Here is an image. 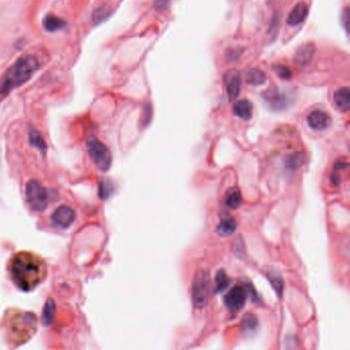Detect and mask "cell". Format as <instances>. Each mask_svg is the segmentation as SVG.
I'll list each match as a JSON object with an SVG mask.
<instances>
[{
    "label": "cell",
    "mask_w": 350,
    "mask_h": 350,
    "mask_svg": "<svg viewBox=\"0 0 350 350\" xmlns=\"http://www.w3.org/2000/svg\"><path fill=\"white\" fill-rule=\"evenodd\" d=\"M8 271L20 290L30 292L45 280L47 265L44 259L33 253L20 252L10 259Z\"/></svg>",
    "instance_id": "cell-1"
},
{
    "label": "cell",
    "mask_w": 350,
    "mask_h": 350,
    "mask_svg": "<svg viewBox=\"0 0 350 350\" xmlns=\"http://www.w3.org/2000/svg\"><path fill=\"white\" fill-rule=\"evenodd\" d=\"M40 64L33 55H26L18 59L0 78V95L9 93L23 86L38 71Z\"/></svg>",
    "instance_id": "cell-2"
},
{
    "label": "cell",
    "mask_w": 350,
    "mask_h": 350,
    "mask_svg": "<svg viewBox=\"0 0 350 350\" xmlns=\"http://www.w3.org/2000/svg\"><path fill=\"white\" fill-rule=\"evenodd\" d=\"M8 327L14 340L23 343L36 332L37 318L31 312L19 311L8 318Z\"/></svg>",
    "instance_id": "cell-3"
},
{
    "label": "cell",
    "mask_w": 350,
    "mask_h": 350,
    "mask_svg": "<svg viewBox=\"0 0 350 350\" xmlns=\"http://www.w3.org/2000/svg\"><path fill=\"white\" fill-rule=\"evenodd\" d=\"M86 146L90 157L100 171H109L112 163V155L107 146L93 136L88 138Z\"/></svg>",
    "instance_id": "cell-4"
},
{
    "label": "cell",
    "mask_w": 350,
    "mask_h": 350,
    "mask_svg": "<svg viewBox=\"0 0 350 350\" xmlns=\"http://www.w3.org/2000/svg\"><path fill=\"white\" fill-rule=\"evenodd\" d=\"M50 191L36 180H30L26 185V200L35 211H44L50 203Z\"/></svg>",
    "instance_id": "cell-5"
},
{
    "label": "cell",
    "mask_w": 350,
    "mask_h": 350,
    "mask_svg": "<svg viewBox=\"0 0 350 350\" xmlns=\"http://www.w3.org/2000/svg\"><path fill=\"white\" fill-rule=\"evenodd\" d=\"M210 293V278L207 270L196 272L192 283V300L196 309H203L208 304Z\"/></svg>",
    "instance_id": "cell-6"
},
{
    "label": "cell",
    "mask_w": 350,
    "mask_h": 350,
    "mask_svg": "<svg viewBox=\"0 0 350 350\" xmlns=\"http://www.w3.org/2000/svg\"><path fill=\"white\" fill-rule=\"evenodd\" d=\"M248 293L242 285H235L224 297V303L231 313L239 312L246 305Z\"/></svg>",
    "instance_id": "cell-7"
},
{
    "label": "cell",
    "mask_w": 350,
    "mask_h": 350,
    "mask_svg": "<svg viewBox=\"0 0 350 350\" xmlns=\"http://www.w3.org/2000/svg\"><path fill=\"white\" fill-rule=\"evenodd\" d=\"M263 98L274 110H282L289 105L290 98L283 90L279 88H271L264 92Z\"/></svg>",
    "instance_id": "cell-8"
},
{
    "label": "cell",
    "mask_w": 350,
    "mask_h": 350,
    "mask_svg": "<svg viewBox=\"0 0 350 350\" xmlns=\"http://www.w3.org/2000/svg\"><path fill=\"white\" fill-rule=\"evenodd\" d=\"M224 86L228 94L229 101H234L238 98L241 91V75L236 69H229L223 78Z\"/></svg>",
    "instance_id": "cell-9"
},
{
    "label": "cell",
    "mask_w": 350,
    "mask_h": 350,
    "mask_svg": "<svg viewBox=\"0 0 350 350\" xmlns=\"http://www.w3.org/2000/svg\"><path fill=\"white\" fill-rule=\"evenodd\" d=\"M75 210L71 207L63 205L57 208V210L51 215V221L59 227L67 228L75 221Z\"/></svg>",
    "instance_id": "cell-10"
},
{
    "label": "cell",
    "mask_w": 350,
    "mask_h": 350,
    "mask_svg": "<svg viewBox=\"0 0 350 350\" xmlns=\"http://www.w3.org/2000/svg\"><path fill=\"white\" fill-rule=\"evenodd\" d=\"M315 46L311 42H307V44L302 45L296 50L293 62L296 67L303 68L306 67L308 64L312 61L314 54H315Z\"/></svg>",
    "instance_id": "cell-11"
},
{
    "label": "cell",
    "mask_w": 350,
    "mask_h": 350,
    "mask_svg": "<svg viewBox=\"0 0 350 350\" xmlns=\"http://www.w3.org/2000/svg\"><path fill=\"white\" fill-rule=\"evenodd\" d=\"M307 122L314 131H325L332 124V117L330 114L322 110H314L309 113Z\"/></svg>",
    "instance_id": "cell-12"
},
{
    "label": "cell",
    "mask_w": 350,
    "mask_h": 350,
    "mask_svg": "<svg viewBox=\"0 0 350 350\" xmlns=\"http://www.w3.org/2000/svg\"><path fill=\"white\" fill-rule=\"evenodd\" d=\"M307 15H308V6L304 2H300L291 10L286 23L291 27L298 26L306 19Z\"/></svg>",
    "instance_id": "cell-13"
},
{
    "label": "cell",
    "mask_w": 350,
    "mask_h": 350,
    "mask_svg": "<svg viewBox=\"0 0 350 350\" xmlns=\"http://www.w3.org/2000/svg\"><path fill=\"white\" fill-rule=\"evenodd\" d=\"M236 227H237L236 220L233 217L228 216V217L223 218L221 220L220 224L218 225L216 231H217V233L220 236L225 237V236L232 235L233 233L235 232Z\"/></svg>",
    "instance_id": "cell-14"
},
{
    "label": "cell",
    "mask_w": 350,
    "mask_h": 350,
    "mask_svg": "<svg viewBox=\"0 0 350 350\" xmlns=\"http://www.w3.org/2000/svg\"><path fill=\"white\" fill-rule=\"evenodd\" d=\"M334 102L337 107L343 112H347L350 108V92L348 88L339 89L334 93Z\"/></svg>",
    "instance_id": "cell-15"
},
{
    "label": "cell",
    "mask_w": 350,
    "mask_h": 350,
    "mask_svg": "<svg viewBox=\"0 0 350 350\" xmlns=\"http://www.w3.org/2000/svg\"><path fill=\"white\" fill-rule=\"evenodd\" d=\"M233 113L243 120H249L252 118L253 106L248 100L237 101L233 106Z\"/></svg>",
    "instance_id": "cell-16"
},
{
    "label": "cell",
    "mask_w": 350,
    "mask_h": 350,
    "mask_svg": "<svg viewBox=\"0 0 350 350\" xmlns=\"http://www.w3.org/2000/svg\"><path fill=\"white\" fill-rule=\"evenodd\" d=\"M66 22L64 20H62L61 18L57 17L56 15H47L44 20H42V27L45 28L46 31L47 32H57L61 29H63L65 27Z\"/></svg>",
    "instance_id": "cell-17"
},
{
    "label": "cell",
    "mask_w": 350,
    "mask_h": 350,
    "mask_svg": "<svg viewBox=\"0 0 350 350\" xmlns=\"http://www.w3.org/2000/svg\"><path fill=\"white\" fill-rule=\"evenodd\" d=\"M242 201V197H241V193L237 187H233L231 189H229L226 195H225V205L231 209V210H235L237 209Z\"/></svg>",
    "instance_id": "cell-18"
},
{
    "label": "cell",
    "mask_w": 350,
    "mask_h": 350,
    "mask_svg": "<svg viewBox=\"0 0 350 350\" xmlns=\"http://www.w3.org/2000/svg\"><path fill=\"white\" fill-rule=\"evenodd\" d=\"M111 14H112L111 7L107 4H102V5L98 6L93 12V15H92L93 23L94 25L102 24L111 16Z\"/></svg>",
    "instance_id": "cell-19"
},
{
    "label": "cell",
    "mask_w": 350,
    "mask_h": 350,
    "mask_svg": "<svg viewBox=\"0 0 350 350\" xmlns=\"http://www.w3.org/2000/svg\"><path fill=\"white\" fill-rule=\"evenodd\" d=\"M240 325L242 331L245 332V334H252L257 330V327L259 326V321L256 315L251 312H248L243 315Z\"/></svg>",
    "instance_id": "cell-20"
},
{
    "label": "cell",
    "mask_w": 350,
    "mask_h": 350,
    "mask_svg": "<svg viewBox=\"0 0 350 350\" xmlns=\"http://www.w3.org/2000/svg\"><path fill=\"white\" fill-rule=\"evenodd\" d=\"M266 74L260 69L253 68L246 73V81L252 86H260V84L266 82Z\"/></svg>",
    "instance_id": "cell-21"
},
{
    "label": "cell",
    "mask_w": 350,
    "mask_h": 350,
    "mask_svg": "<svg viewBox=\"0 0 350 350\" xmlns=\"http://www.w3.org/2000/svg\"><path fill=\"white\" fill-rule=\"evenodd\" d=\"M56 313V304L52 299H48L45 305L44 312H42V323L45 326H48L54 321Z\"/></svg>",
    "instance_id": "cell-22"
},
{
    "label": "cell",
    "mask_w": 350,
    "mask_h": 350,
    "mask_svg": "<svg viewBox=\"0 0 350 350\" xmlns=\"http://www.w3.org/2000/svg\"><path fill=\"white\" fill-rule=\"evenodd\" d=\"M30 142L32 145H34L36 148H38L40 151H47V144L44 140V138H42L41 134L36 129H33V127L30 130Z\"/></svg>",
    "instance_id": "cell-23"
},
{
    "label": "cell",
    "mask_w": 350,
    "mask_h": 350,
    "mask_svg": "<svg viewBox=\"0 0 350 350\" xmlns=\"http://www.w3.org/2000/svg\"><path fill=\"white\" fill-rule=\"evenodd\" d=\"M230 283V280L227 277V274L225 273L224 270H219L216 275V288H215V293H221L224 291Z\"/></svg>",
    "instance_id": "cell-24"
},
{
    "label": "cell",
    "mask_w": 350,
    "mask_h": 350,
    "mask_svg": "<svg viewBox=\"0 0 350 350\" xmlns=\"http://www.w3.org/2000/svg\"><path fill=\"white\" fill-rule=\"evenodd\" d=\"M304 159L305 156L303 153L297 152L290 156L288 162H286V167H288V169H291V171H293V169L295 171V169L299 168L304 163Z\"/></svg>",
    "instance_id": "cell-25"
},
{
    "label": "cell",
    "mask_w": 350,
    "mask_h": 350,
    "mask_svg": "<svg viewBox=\"0 0 350 350\" xmlns=\"http://www.w3.org/2000/svg\"><path fill=\"white\" fill-rule=\"evenodd\" d=\"M346 167H347V163H344V162H338V163H335L334 168H333V173L331 175V181L336 187H338L339 185H340V182H341L340 176L338 175V173L340 172L341 169H345Z\"/></svg>",
    "instance_id": "cell-26"
},
{
    "label": "cell",
    "mask_w": 350,
    "mask_h": 350,
    "mask_svg": "<svg viewBox=\"0 0 350 350\" xmlns=\"http://www.w3.org/2000/svg\"><path fill=\"white\" fill-rule=\"evenodd\" d=\"M267 278L269 279L274 291L278 293V295L280 297H281V294L283 292V280H282V279L280 277V275H277V274H274V275L269 274Z\"/></svg>",
    "instance_id": "cell-27"
},
{
    "label": "cell",
    "mask_w": 350,
    "mask_h": 350,
    "mask_svg": "<svg viewBox=\"0 0 350 350\" xmlns=\"http://www.w3.org/2000/svg\"><path fill=\"white\" fill-rule=\"evenodd\" d=\"M272 69L281 79H290L292 77V71L289 67L282 65H274Z\"/></svg>",
    "instance_id": "cell-28"
},
{
    "label": "cell",
    "mask_w": 350,
    "mask_h": 350,
    "mask_svg": "<svg viewBox=\"0 0 350 350\" xmlns=\"http://www.w3.org/2000/svg\"><path fill=\"white\" fill-rule=\"evenodd\" d=\"M152 116V109L150 104H146L144 106V115H143V123L144 125H147L151 120Z\"/></svg>",
    "instance_id": "cell-29"
},
{
    "label": "cell",
    "mask_w": 350,
    "mask_h": 350,
    "mask_svg": "<svg viewBox=\"0 0 350 350\" xmlns=\"http://www.w3.org/2000/svg\"><path fill=\"white\" fill-rule=\"evenodd\" d=\"M349 18H350L349 17V9L345 8L343 14H342V23H343V26L347 32H348V28H349Z\"/></svg>",
    "instance_id": "cell-30"
},
{
    "label": "cell",
    "mask_w": 350,
    "mask_h": 350,
    "mask_svg": "<svg viewBox=\"0 0 350 350\" xmlns=\"http://www.w3.org/2000/svg\"><path fill=\"white\" fill-rule=\"evenodd\" d=\"M168 4V0H157L155 3V8L157 10H163Z\"/></svg>",
    "instance_id": "cell-31"
}]
</instances>
